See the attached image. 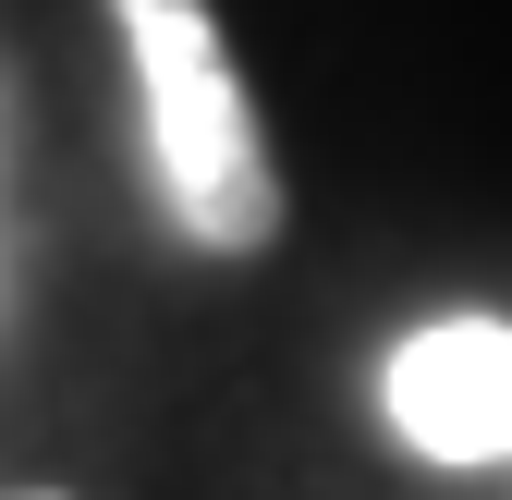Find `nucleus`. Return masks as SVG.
<instances>
[{
  "mask_svg": "<svg viewBox=\"0 0 512 500\" xmlns=\"http://www.w3.org/2000/svg\"><path fill=\"white\" fill-rule=\"evenodd\" d=\"M110 25H122V61H135V98H147V159H159L171 232L196 257H269L281 171H269L256 98L232 74L220 0H110Z\"/></svg>",
  "mask_w": 512,
  "mask_h": 500,
  "instance_id": "f257e3e1",
  "label": "nucleus"
},
{
  "mask_svg": "<svg viewBox=\"0 0 512 500\" xmlns=\"http://www.w3.org/2000/svg\"><path fill=\"white\" fill-rule=\"evenodd\" d=\"M378 415L415 464H512V318H427L378 366Z\"/></svg>",
  "mask_w": 512,
  "mask_h": 500,
  "instance_id": "f03ea898",
  "label": "nucleus"
}]
</instances>
